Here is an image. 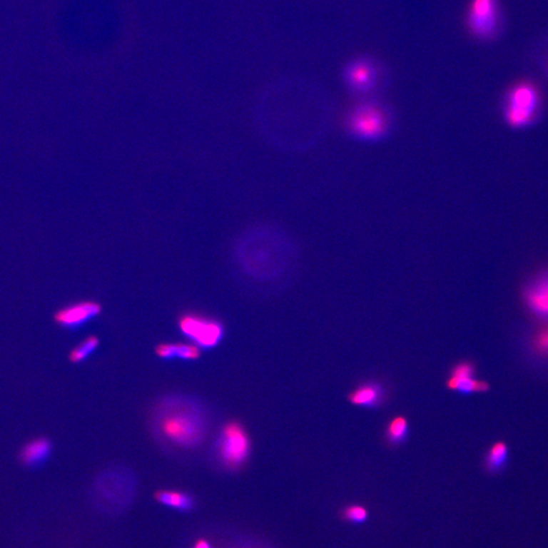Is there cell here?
Listing matches in <instances>:
<instances>
[{"label":"cell","mask_w":548,"mask_h":548,"mask_svg":"<svg viewBox=\"0 0 548 548\" xmlns=\"http://www.w3.org/2000/svg\"><path fill=\"white\" fill-rule=\"evenodd\" d=\"M387 397L388 391L381 382L367 381L350 392L348 401L360 407L377 408L384 405Z\"/></svg>","instance_id":"11"},{"label":"cell","mask_w":548,"mask_h":548,"mask_svg":"<svg viewBox=\"0 0 548 548\" xmlns=\"http://www.w3.org/2000/svg\"><path fill=\"white\" fill-rule=\"evenodd\" d=\"M178 324L180 331L193 345L204 350L215 347L225 335V328L220 322L201 315H183Z\"/></svg>","instance_id":"6"},{"label":"cell","mask_w":548,"mask_h":548,"mask_svg":"<svg viewBox=\"0 0 548 548\" xmlns=\"http://www.w3.org/2000/svg\"><path fill=\"white\" fill-rule=\"evenodd\" d=\"M367 517V509L359 504H352L345 509V518L350 522H362Z\"/></svg>","instance_id":"21"},{"label":"cell","mask_w":548,"mask_h":548,"mask_svg":"<svg viewBox=\"0 0 548 548\" xmlns=\"http://www.w3.org/2000/svg\"><path fill=\"white\" fill-rule=\"evenodd\" d=\"M153 497L161 504L177 511H190L194 508V504H196L193 497L179 490H158Z\"/></svg>","instance_id":"14"},{"label":"cell","mask_w":548,"mask_h":548,"mask_svg":"<svg viewBox=\"0 0 548 548\" xmlns=\"http://www.w3.org/2000/svg\"><path fill=\"white\" fill-rule=\"evenodd\" d=\"M216 450L220 461L228 470H239L248 460L251 453V441L248 432L238 422H228L223 425L218 436Z\"/></svg>","instance_id":"4"},{"label":"cell","mask_w":548,"mask_h":548,"mask_svg":"<svg viewBox=\"0 0 548 548\" xmlns=\"http://www.w3.org/2000/svg\"><path fill=\"white\" fill-rule=\"evenodd\" d=\"M102 312V307L98 303L93 300L76 303L60 310L55 315V320L59 325L74 328L88 323V321L96 318Z\"/></svg>","instance_id":"9"},{"label":"cell","mask_w":548,"mask_h":548,"mask_svg":"<svg viewBox=\"0 0 548 548\" xmlns=\"http://www.w3.org/2000/svg\"><path fill=\"white\" fill-rule=\"evenodd\" d=\"M408 430H410V425H408L407 418L405 415H396L392 418L386 427L387 444L390 447L400 446L407 439Z\"/></svg>","instance_id":"17"},{"label":"cell","mask_w":548,"mask_h":548,"mask_svg":"<svg viewBox=\"0 0 548 548\" xmlns=\"http://www.w3.org/2000/svg\"><path fill=\"white\" fill-rule=\"evenodd\" d=\"M345 79L350 90L367 93L376 85L377 71L367 60H355L346 67Z\"/></svg>","instance_id":"10"},{"label":"cell","mask_w":548,"mask_h":548,"mask_svg":"<svg viewBox=\"0 0 548 548\" xmlns=\"http://www.w3.org/2000/svg\"><path fill=\"white\" fill-rule=\"evenodd\" d=\"M467 26L471 34L477 39H494L499 32V1L471 0L467 14Z\"/></svg>","instance_id":"7"},{"label":"cell","mask_w":548,"mask_h":548,"mask_svg":"<svg viewBox=\"0 0 548 548\" xmlns=\"http://www.w3.org/2000/svg\"><path fill=\"white\" fill-rule=\"evenodd\" d=\"M98 338L96 336H90V338H86L85 340L81 341V343L76 348L71 350V355H69V360L72 362H83V360L88 359V357L97 350L98 346Z\"/></svg>","instance_id":"19"},{"label":"cell","mask_w":548,"mask_h":548,"mask_svg":"<svg viewBox=\"0 0 548 548\" xmlns=\"http://www.w3.org/2000/svg\"><path fill=\"white\" fill-rule=\"evenodd\" d=\"M509 460L508 445L502 441L494 442L489 447L483 460L485 470L492 475L501 472L506 467Z\"/></svg>","instance_id":"15"},{"label":"cell","mask_w":548,"mask_h":548,"mask_svg":"<svg viewBox=\"0 0 548 548\" xmlns=\"http://www.w3.org/2000/svg\"><path fill=\"white\" fill-rule=\"evenodd\" d=\"M134 478L128 470L112 468L98 475L93 484V494L98 504H111V502L131 501L134 489Z\"/></svg>","instance_id":"5"},{"label":"cell","mask_w":548,"mask_h":548,"mask_svg":"<svg viewBox=\"0 0 548 548\" xmlns=\"http://www.w3.org/2000/svg\"><path fill=\"white\" fill-rule=\"evenodd\" d=\"M540 105L538 88L530 81L516 83L509 91L504 103V118L512 127L520 128L535 119Z\"/></svg>","instance_id":"2"},{"label":"cell","mask_w":548,"mask_h":548,"mask_svg":"<svg viewBox=\"0 0 548 548\" xmlns=\"http://www.w3.org/2000/svg\"><path fill=\"white\" fill-rule=\"evenodd\" d=\"M523 300L533 316L540 321H548V271L536 276L526 285Z\"/></svg>","instance_id":"8"},{"label":"cell","mask_w":548,"mask_h":548,"mask_svg":"<svg viewBox=\"0 0 548 548\" xmlns=\"http://www.w3.org/2000/svg\"><path fill=\"white\" fill-rule=\"evenodd\" d=\"M475 376V365L470 360H462V362H458L452 367L450 372V376L447 380L450 381H459V380H464L468 378H472Z\"/></svg>","instance_id":"20"},{"label":"cell","mask_w":548,"mask_h":548,"mask_svg":"<svg viewBox=\"0 0 548 548\" xmlns=\"http://www.w3.org/2000/svg\"><path fill=\"white\" fill-rule=\"evenodd\" d=\"M390 114L376 103H364L357 106L348 118L350 133L362 141L383 138L390 131Z\"/></svg>","instance_id":"3"},{"label":"cell","mask_w":548,"mask_h":548,"mask_svg":"<svg viewBox=\"0 0 548 548\" xmlns=\"http://www.w3.org/2000/svg\"><path fill=\"white\" fill-rule=\"evenodd\" d=\"M158 429L171 443L193 448L203 441L206 434V415L196 401L182 397L167 400L157 420Z\"/></svg>","instance_id":"1"},{"label":"cell","mask_w":548,"mask_h":548,"mask_svg":"<svg viewBox=\"0 0 548 548\" xmlns=\"http://www.w3.org/2000/svg\"><path fill=\"white\" fill-rule=\"evenodd\" d=\"M156 355L160 359L196 360L201 357V348L192 343H161L155 348Z\"/></svg>","instance_id":"12"},{"label":"cell","mask_w":548,"mask_h":548,"mask_svg":"<svg viewBox=\"0 0 548 548\" xmlns=\"http://www.w3.org/2000/svg\"><path fill=\"white\" fill-rule=\"evenodd\" d=\"M52 451V445L45 437L33 440L21 452V462L29 467H36L44 463Z\"/></svg>","instance_id":"13"},{"label":"cell","mask_w":548,"mask_h":548,"mask_svg":"<svg viewBox=\"0 0 548 548\" xmlns=\"http://www.w3.org/2000/svg\"><path fill=\"white\" fill-rule=\"evenodd\" d=\"M446 386L449 390L459 392L464 395L473 393H485L489 390V383L482 381V380H478L475 377L459 380V381L447 380Z\"/></svg>","instance_id":"18"},{"label":"cell","mask_w":548,"mask_h":548,"mask_svg":"<svg viewBox=\"0 0 548 548\" xmlns=\"http://www.w3.org/2000/svg\"><path fill=\"white\" fill-rule=\"evenodd\" d=\"M193 548H211V547L210 544H209V542H206V539H201L198 540V542H196Z\"/></svg>","instance_id":"22"},{"label":"cell","mask_w":548,"mask_h":548,"mask_svg":"<svg viewBox=\"0 0 548 548\" xmlns=\"http://www.w3.org/2000/svg\"><path fill=\"white\" fill-rule=\"evenodd\" d=\"M528 341L529 352L538 360H548V321H542Z\"/></svg>","instance_id":"16"}]
</instances>
